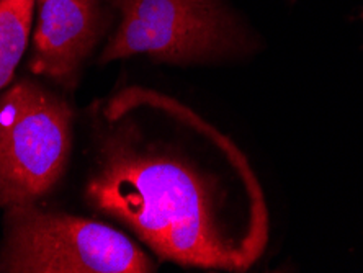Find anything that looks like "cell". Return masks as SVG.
Segmentation results:
<instances>
[{
  "instance_id": "6",
  "label": "cell",
  "mask_w": 363,
  "mask_h": 273,
  "mask_svg": "<svg viewBox=\"0 0 363 273\" xmlns=\"http://www.w3.org/2000/svg\"><path fill=\"white\" fill-rule=\"evenodd\" d=\"M35 0H0V89L13 79L28 46Z\"/></svg>"
},
{
  "instance_id": "2",
  "label": "cell",
  "mask_w": 363,
  "mask_h": 273,
  "mask_svg": "<svg viewBox=\"0 0 363 273\" xmlns=\"http://www.w3.org/2000/svg\"><path fill=\"white\" fill-rule=\"evenodd\" d=\"M0 272L146 273L156 265L125 234L92 219L48 213L35 203L5 208Z\"/></svg>"
},
{
  "instance_id": "5",
  "label": "cell",
  "mask_w": 363,
  "mask_h": 273,
  "mask_svg": "<svg viewBox=\"0 0 363 273\" xmlns=\"http://www.w3.org/2000/svg\"><path fill=\"white\" fill-rule=\"evenodd\" d=\"M101 0H38L30 67L35 74L71 84L104 30Z\"/></svg>"
},
{
  "instance_id": "3",
  "label": "cell",
  "mask_w": 363,
  "mask_h": 273,
  "mask_svg": "<svg viewBox=\"0 0 363 273\" xmlns=\"http://www.w3.org/2000/svg\"><path fill=\"white\" fill-rule=\"evenodd\" d=\"M72 110L31 80L0 95V206L35 203L66 172Z\"/></svg>"
},
{
  "instance_id": "4",
  "label": "cell",
  "mask_w": 363,
  "mask_h": 273,
  "mask_svg": "<svg viewBox=\"0 0 363 273\" xmlns=\"http://www.w3.org/2000/svg\"><path fill=\"white\" fill-rule=\"evenodd\" d=\"M121 23L101 62L147 55L164 62H196L236 50V21L220 0H121Z\"/></svg>"
},
{
  "instance_id": "1",
  "label": "cell",
  "mask_w": 363,
  "mask_h": 273,
  "mask_svg": "<svg viewBox=\"0 0 363 273\" xmlns=\"http://www.w3.org/2000/svg\"><path fill=\"white\" fill-rule=\"evenodd\" d=\"M94 208L118 219L161 259L245 272L264 254L269 211L241 149L167 95L128 87L104 110Z\"/></svg>"
},
{
  "instance_id": "7",
  "label": "cell",
  "mask_w": 363,
  "mask_h": 273,
  "mask_svg": "<svg viewBox=\"0 0 363 273\" xmlns=\"http://www.w3.org/2000/svg\"><path fill=\"white\" fill-rule=\"evenodd\" d=\"M101 2H111V4H121V0H101Z\"/></svg>"
}]
</instances>
